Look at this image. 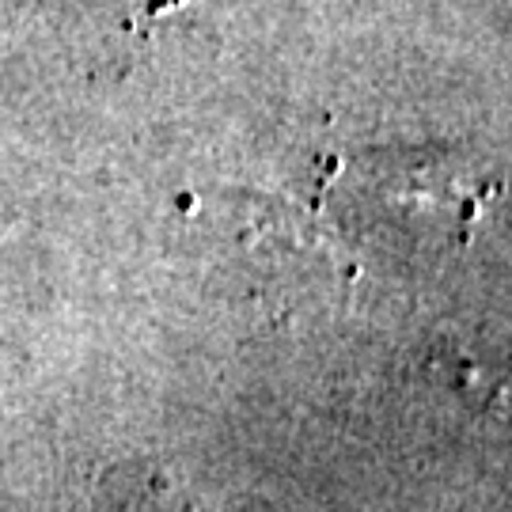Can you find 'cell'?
<instances>
[{
	"mask_svg": "<svg viewBox=\"0 0 512 512\" xmlns=\"http://www.w3.org/2000/svg\"><path fill=\"white\" fill-rule=\"evenodd\" d=\"M110 8H118L126 19H156L164 16L167 8H175L179 0H103Z\"/></svg>",
	"mask_w": 512,
	"mask_h": 512,
	"instance_id": "1",
	"label": "cell"
}]
</instances>
